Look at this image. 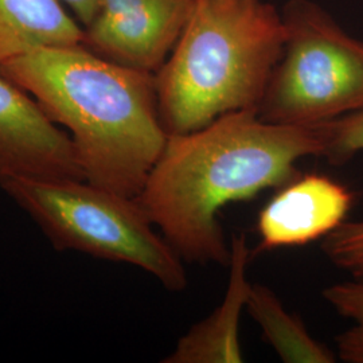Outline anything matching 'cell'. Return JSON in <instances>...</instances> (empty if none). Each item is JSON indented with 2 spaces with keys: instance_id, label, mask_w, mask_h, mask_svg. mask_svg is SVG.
<instances>
[{
  "instance_id": "3957f363",
  "label": "cell",
  "mask_w": 363,
  "mask_h": 363,
  "mask_svg": "<svg viewBox=\"0 0 363 363\" xmlns=\"http://www.w3.org/2000/svg\"><path fill=\"white\" fill-rule=\"evenodd\" d=\"M286 39L283 13L267 0H195L181 37L155 73L167 135L257 109Z\"/></svg>"
},
{
  "instance_id": "8fae6325",
  "label": "cell",
  "mask_w": 363,
  "mask_h": 363,
  "mask_svg": "<svg viewBox=\"0 0 363 363\" xmlns=\"http://www.w3.org/2000/svg\"><path fill=\"white\" fill-rule=\"evenodd\" d=\"M245 311L267 343L286 363H334L337 355L308 333L298 315L286 310L271 288L252 283Z\"/></svg>"
},
{
  "instance_id": "9c48e42d",
  "label": "cell",
  "mask_w": 363,
  "mask_h": 363,
  "mask_svg": "<svg viewBox=\"0 0 363 363\" xmlns=\"http://www.w3.org/2000/svg\"><path fill=\"white\" fill-rule=\"evenodd\" d=\"M253 252L244 234L230 244L229 281L220 306L206 319L193 325L178 340L164 363H241L244 352L240 342V320L245 311L252 283L247 267Z\"/></svg>"
},
{
  "instance_id": "9a60e30c",
  "label": "cell",
  "mask_w": 363,
  "mask_h": 363,
  "mask_svg": "<svg viewBox=\"0 0 363 363\" xmlns=\"http://www.w3.org/2000/svg\"><path fill=\"white\" fill-rule=\"evenodd\" d=\"M65 4L66 7L77 16V21L88 26L96 16L100 0H60Z\"/></svg>"
},
{
  "instance_id": "4fadbf2b",
  "label": "cell",
  "mask_w": 363,
  "mask_h": 363,
  "mask_svg": "<svg viewBox=\"0 0 363 363\" xmlns=\"http://www.w3.org/2000/svg\"><path fill=\"white\" fill-rule=\"evenodd\" d=\"M322 157L333 166H342L363 152V106L361 109L320 124Z\"/></svg>"
},
{
  "instance_id": "ba28073f",
  "label": "cell",
  "mask_w": 363,
  "mask_h": 363,
  "mask_svg": "<svg viewBox=\"0 0 363 363\" xmlns=\"http://www.w3.org/2000/svg\"><path fill=\"white\" fill-rule=\"evenodd\" d=\"M352 201V193L339 182L319 174L298 175L259 211L256 253L325 238L347 220Z\"/></svg>"
},
{
  "instance_id": "7a4b0ae2",
  "label": "cell",
  "mask_w": 363,
  "mask_h": 363,
  "mask_svg": "<svg viewBox=\"0 0 363 363\" xmlns=\"http://www.w3.org/2000/svg\"><path fill=\"white\" fill-rule=\"evenodd\" d=\"M72 139L84 179L136 198L167 132L155 73L120 65L82 43L42 48L0 64Z\"/></svg>"
},
{
  "instance_id": "30bf717a",
  "label": "cell",
  "mask_w": 363,
  "mask_h": 363,
  "mask_svg": "<svg viewBox=\"0 0 363 363\" xmlns=\"http://www.w3.org/2000/svg\"><path fill=\"white\" fill-rule=\"evenodd\" d=\"M81 27L60 0H0V64L26 52L77 45Z\"/></svg>"
},
{
  "instance_id": "52a82bcc",
  "label": "cell",
  "mask_w": 363,
  "mask_h": 363,
  "mask_svg": "<svg viewBox=\"0 0 363 363\" xmlns=\"http://www.w3.org/2000/svg\"><path fill=\"white\" fill-rule=\"evenodd\" d=\"M84 179L72 139L37 100L0 74V175Z\"/></svg>"
},
{
  "instance_id": "7c38bea8",
  "label": "cell",
  "mask_w": 363,
  "mask_h": 363,
  "mask_svg": "<svg viewBox=\"0 0 363 363\" xmlns=\"http://www.w3.org/2000/svg\"><path fill=\"white\" fill-rule=\"evenodd\" d=\"M323 298L352 323L337 337V357L343 362L363 363V281L352 279L327 286Z\"/></svg>"
},
{
  "instance_id": "6da1fadb",
  "label": "cell",
  "mask_w": 363,
  "mask_h": 363,
  "mask_svg": "<svg viewBox=\"0 0 363 363\" xmlns=\"http://www.w3.org/2000/svg\"><path fill=\"white\" fill-rule=\"evenodd\" d=\"M320 124L284 125L257 109L228 113L199 130L169 135L138 202L182 259L229 265L218 214L298 177V160L322 156Z\"/></svg>"
},
{
  "instance_id": "5b68a950",
  "label": "cell",
  "mask_w": 363,
  "mask_h": 363,
  "mask_svg": "<svg viewBox=\"0 0 363 363\" xmlns=\"http://www.w3.org/2000/svg\"><path fill=\"white\" fill-rule=\"evenodd\" d=\"M284 50L257 106L261 118L312 127L363 106V42L311 0H289Z\"/></svg>"
},
{
  "instance_id": "8992f818",
  "label": "cell",
  "mask_w": 363,
  "mask_h": 363,
  "mask_svg": "<svg viewBox=\"0 0 363 363\" xmlns=\"http://www.w3.org/2000/svg\"><path fill=\"white\" fill-rule=\"evenodd\" d=\"M195 0H100L82 45L120 65L156 73L181 37Z\"/></svg>"
},
{
  "instance_id": "5bb4252c",
  "label": "cell",
  "mask_w": 363,
  "mask_h": 363,
  "mask_svg": "<svg viewBox=\"0 0 363 363\" xmlns=\"http://www.w3.org/2000/svg\"><path fill=\"white\" fill-rule=\"evenodd\" d=\"M322 250L331 264L363 281V218L339 225L323 238Z\"/></svg>"
},
{
  "instance_id": "277c9868",
  "label": "cell",
  "mask_w": 363,
  "mask_h": 363,
  "mask_svg": "<svg viewBox=\"0 0 363 363\" xmlns=\"http://www.w3.org/2000/svg\"><path fill=\"white\" fill-rule=\"evenodd\" d=\"M0 187L57 250L130 264L171 292L189 283L182 257L157 232L136 198L85 179L0 175Z\"/></svg>"
}]
</instances>
